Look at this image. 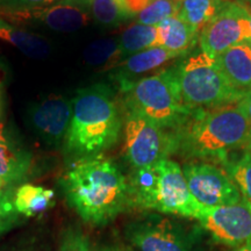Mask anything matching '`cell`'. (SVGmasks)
<instances>
[{
    "instance_id": "obj_1",
    "label": "cell",
    "mask_w": 251,
    "mask_h": 251,
    "mask_svg": "<svg viewBox=\"0 0 251 251\" xmlns=\"http://www.w3.org/2000/svg\"><path fill=\"white\" fill-rule=\"evenodd\" d=\"M61 184L71 207L93 226L108 224L131 203L125 176L112 159L101 155L78 159Z\"/></svg>"
},
{
    "instance_id": "obj_2",
    "label": "cell",
    "mask_w": 251,
    "mask_h": 251,
    "mask_svg": "<svg viewBox=\"0 0 251 251\" xmlns=\"http://www.w3.org/2000/svg\"><path fill=\"white\" fill-rule=\"evenodd\" d=\"M169 134L172 153L224 163L235 150L249 149L251 121L237 103L193 109Z\"/></svg>"
},
{
    "instance_id": "obj_3",
    "label": "cell",
    "mask_w": 251,
    "mask_h": 251,
    "mask_svg": "<svg viewBox=\"0 0 251 251\" xmlns=\"http://www.w3.org/2000/svg\"><path fill=\"white\" fill-rule=\"evenodd\" d=\"M65 146L72 155L98 156L114 146L120 136L122 119L111 86L96 83L77 91Z\"/></svg>"
},
{
    "instance_id": "obj_4",
    "label": "cell",
    "mask_w": 251,
    "mask_h": 251,
    "mask_svg": "<svg viewBox=\"0 0 251 251\" xmlns=\"http://www.w3.org/2000/svg\"><path fill=\"white\" fill-rule=\"evenodd\" d=\"M129 190L131 203L146 209L197 219L202 208L188 190L183 169L168 158L136 169Z\"/></svg>"
},
{
    "instance_id": "obj_5",
    "label": "cell",
    "mask_w": 251,
    "mask_h": 251,
    "mask_svg": "<svg viewBox=\"0 0 251 251\" xmlns=\"http://www.w3.org/2000/svg\"><path fill=\"white\" fill-rule=\"evenodd\" d=\"M120 91L125 96L126 112L142 115L168 131L192 112L181 101L175 67L137 79Z\"/></svg>"
},
{
    "instance_id": "obj_6",
    "label": "cell",
    "mask_w": 251,
    "mask_h": 251,
    "mask_svg": "<svg viewBox=\"0 0 251 251\" xmlns=\"http://www.w3.org/2000/svg\"><path fill=\"white\" fill-rule=\"evenodd\" d=\"M175 69L181 101L191 111L235 105L246 94L229 83L215 58L202 51L185 58Z\"/></svg>"
},
{
    "instance_id": "obj_7",
    "label": "cell",
    "mask_w": 251,
    "mask_h": 251,
    "mask_svg": "<svg viewBox=\"0 0 251 251\" xmlns=\"http://www.w3.org/2000/svg\"><path fill=\"white\" fill-rule=\"evenodd\" d=\"M124 150L135 169L153 165L172 153L170 134L142 115L126 112Z\"/></svg>"
},
{
    "instance_id": "obj_8",
    "label": "cell",
    "mask_w": 251,
    "mask_h": 251,
    "mask_svg": "<svg viewBox=\"0 0 251 251\" xmlns=\"http://www.w3.org/2000/svg\"><path fill=\"white\" fill-rule=\"evenodd\" d=\"M199 46L209 57H218L238 43L251 41V26L246 9L229 0L221 12L199 34Z\"/></svg>"
},
{
    "instance_id": "obj_9",
    "label": "cell",
    "mask_w": 251,
    "mask_h": 251,
    "mask_svg": "<svg viewBox=\"0 0 251 251\" xmlns=\"http://www.w3.org/2000/svg\"><path fill=\"white\" fill-rule=\"evenodd\" d=\"M183 174L188 190L200 206H227L242 199L236 184L219 166L203 162L186 163Z\"/></svg>"
},
{
    "instance_id": "obj_10",
    "label": "cell",
    "mask_w": 251,
    "mask_h": 251,
    "mask_svg": "<svg viewBox=\"0 0 251 251\" xmlns=\"http://www.w3.org/2000/svg\"><path fill=\"white\" fill-rule=\"evenodd\" d=\"M197 220L226 246L241 247L251 241V202L244 197L233 205L202 207Z\"/></svg>"
},
{
    "instance_id": "obj_11",
    "label": "cell",
    "mask_w": 251,
    "mask_h": 251,
    "mask_svg": "<svg viewBox=\"0 0 251 251\" xmlns=\"http://www.w3.org/2000/svg\"><path fill=\"white\" fill-rule=\"evenodd\" d=\"M72 115V102L63 96L49 97L29 108L28 120L45 142L59 146L67 137Z\"/></svg>"
},
{
    "instance_id": "obj_12",
    "label": "cell",
    "mask_w": 251,
    "mask_h": 251,
    "mask_svg": "<svg viewBox=\"0 0 251 251\" xmlns=\"http://www.w3.org/2000/svg\"><path fill=\"white\" fill-rule=\"evenodd\" d=\"M129 241L139 251H191L181 230L166 219H147L130 225Z\"/></svg>"
},
{
    "instance_id": "obj_13",
    "label": "cell",
    "mask_w": 251,
    "mask_h": 251,
    "mask_svg": "<svg viewBox=\"0 0 251 251\" xmlns=\"http://www.w3.org/2000/svg\"><path fill=\"white\" fill-rule=\"evenodd\" d=\"M7 19L18 21L36 20L46 27L62 33H71L85 27L90 21V14L86 8L69 1H59L48 7L30 9L13 13H0Z\"/></svg>"
},
{
    "instance_id": "obj_14",
    "label": "cell",
    "mask_w": 251,
    "mask_h": 251,
    "mask_svg": "<svg viewBox=\"0 0 251 251\" xmlns=\"http://www.w3.org/2000/svg\"><path fill=\"white\" fill-rule=\"evenodd\" d=\"M180 56L164 47H153L125 58L114 68L112 78L119 84V89L122 90L133 81H136L140 75L158 70L168 62Z\"/></svg>"
},
{
    "instance_id": "obj_15",
    "label": "cell",
    "mask_w": 251,
    "mask_h": 251,
    "mask_svg": "<svg viewBox=\"0 0 251 251\" xmlns=\"http://www.w3.org/2000/svg\"><path fill=\"white\" fill-rule=\"evenodd\" d=\"M215 59L235 89L243 93L251 89V41L231 47Z\"/></svg>"
},
{
    "instance_id": "obj_16",
    "label": "cell",
    "mask_w": 251,
    "mask_h": 251,
    "mask_svg": "<svg viewBox=\"0 0 251 251\" xmlns=\"http://www.w3.org/2000/svg\"><path fill=\"white\" fill-rule=\"evenodd\" d=\"M30 163V153L8 139L0 126V178L7 184L24 180L29 171Z\"/></svg>"
},
{
    "instance_id": "obj_17",
    "label": "cell",
    "mask_w": 251,
    "mask_h": 251,
    "mask_svg": "<svg viewBox=\"0 0 251 251\" xmlns=\"http://www.w3.org/2000/svg\"><path fill=\"white\" fill-rule=\"evenodd\" d=\"M157 27L161 36V47L181 56L192 50L199 40V34L178 17L166 19Z\"/></svg>"
},
{
    "instance_id": "obj_18",
    "label": "cell",
    "mask_w": 251,
    "mask_h": 251,
    "mask_svg": "<svg viewBox=\"0 0 251 251\" xmlns=\"http://www.w3.org/2000/svg\"><path fill=\"white\" fill-rule=\"evenodd\" d=\"M229 0H180L177 17L187 24L196 33L211 23Z\"/></svg>"
},
{
    "instance_id": "obj_19",
    "label": "cell",
    "mask_w": 251,
    "mask_h": 251,
    "mask_svg": "<svg viewBox=\"0 0 251 251\" xmlns=\"http://www.w3.org/2000/svg\"><path fill=\"white\" fill-rule=\"evenodd\" d=\"M0 40L11 43L25 55L33 58L46 57L50 52V46L43 37L8 24L1 18H0Z\"/></svg>"
},
{
    "instance_id": "obj_20",
    "label": "cell",
    "mask_w": 251,
    "mask_h": 251,
    "mask_svg": "<svg viewBox=\"0 0 251 251\" xmlns=\"http://www.w3.org/2000/svg\"><path fill=\"white\" fill-rule=\"evenodd\" d=\"M54 191L25 184L15 191L14 207L19 214L31 218L48 211L54 206Z\"/></svg>"
},
{
    "instance_id": "obj_21",
    "label": "cell",
    "mask_w": 251,
    "mask_h": 251,
    "mask_svg": "<svg viewBox=\"0 0 251 251\" xmlns=\"http://www.w3.org/2000/svg\"><path fill=\"white\" fill-rule=\"evenodd\" d=\"M118 43L124 59L143 50L161 47L158 27L142 24L131 25L122 31Z\"/></svg>"
},
{
    "instance_id": "obj_22",
    "label": "cell",
    "mask_w": 251,
    "mask_h": 251,
    "mask_svg": "<svg viewBox=\"0 0 251 251\" xmlns=\"http://www.w3.org/2000/svg\"><path fill=\"white\" fill-rule=\"evenodd\" d=\"M84 61L91 67L115 68L124 61V57L117 39H101L86 47Z\"/></svg>"
},
{
    "instance_id": "obj_23",
    "label": "cell",
    "mask_w": 251,
    "mask_h": 251,
    "mask_svg": "<svg viewBox=\"0 0 251 251\" xmlns=\"http://www.w3.org/2000/svg\"><path fill=\"white\" fill-rule=\"evenodd\" d=\"M231 180L242 192V196L251 202V152L246 149L241 156L229 158L222 163Z\"/></svg>"
},
{
    "instance_id": "obj_24",
    "label": "cell",
    "mask_w": 251,
    "mask_h": 251,
    "mask_svg": "<svg viewBox=\"0 0 251 251\" xmlns=\"http://www.w3.org/2000/svg\"><path fill=\"white\" fill-rule=\"evenodd\" d=\"M94 20L103 27H115L130 19L119 0H94L91 4Z\"/></svg>"
},
{
    "instance_id": "obj_25",
    "label": "cell",
    "mask_w": 251,
    "mask_h": 251,
    "mask_svg": "<svg viewBox=\"0 0 251 251\" xmlns=\"http://www.w3.org/2000/svg\"><path fill=\"white\" fill-rule=\"evenodd\" d=\"M180 0H153L137 17V24L158 26L162 21L177 17Z\"/></svg>"
},
{
    "instance_id": "obj_26",
    "label": "cell",
    "mask_w": 251,
    "mask_h": 251,
    "mask_svg": "<svg viewBox=\"0 0 251 251\" xmlns=\"http://www.w3.org/2000/svg\"><path fill=\"white\" fill-rule=\"evenodd\" d=\"M14 193L12 188L0 190V236L14 228L20 220L14 207Z\"/></svg>"
},
{
    "instance_id": "obj_27",
    "label": "cell",
    "mask_w": 251,
    "mask_h": 251,
    "mask_svg": "<svg viewBox=\"0 0 251 251\" xmlns=\"http://www.w3.org/2000/svg\"><path fill=\"white\" fill-rule=\"evenodd\" d=\"M64 0H0V13L30 11V9L48 7Z\"/></svg>"
},
{
    "instance_id": "obj_28",
    "label": "cell",
    "mask_w": 251,
    "mask_h": 251,
    "mask_svg": "<svg viewBox=\"0 0 251 251\" xmlns=\"http://www.w3.org/2000/svg\"><path fill=\"white\" fill-rule=\"evenodd\" d=\"M59 251H92L87 237L76 228H69L63 233Z\"/></svg>"
},
{
    "instance_id": "obj_29",
    "label": "cell",
    "mask_w": 251,
    "mask_h": 251,
    "mask_svg": "<svg viewBox=\"0 0 251 251\" xmlns=\"http://www.w3.org/2000/svg\"><path fill=\"white\" fill-rule=\"evenodd\" d=\"M153 0H119L122 8L125 9L128 17L133 18L135 15H139L143 9H146L151 4Z\"/></svg>"
},
{
    "instance_id": "obj_30",
    "label": "cell",
    "mask_w": 251,
    "mask_h": 251,
    "mask_svg": "<svg viewBox=\"0 0 251 251\" xmlns=\"http://www.w3.org/2000/svg\"><path fill=\"white\" fill-rule=\"evenodd\" d=\"M237 105L238 107L246 113L247 117L249 118V120L251 121V89L248 91V92H246L243 98L237 102Z\"/></svg>"
},
{
    "instance_id": "obj_31",
    "label": "cell",
    "mask_w": 251,
    "mask_h": 251,
    "mask_svg": "<svg viewBox=\"0 0 251 251\" xmlns=\"http://www.w3.org/2000/svg\"><path fill=\"white\" fill-rule=\"evenodd\" d=\"M237 2H240L242 5V7L246 9L248 17H249L250 20V26H251V1H248V0H236Z\"/></svg>"
},
{
    "instance_id": "obj_32",
    "label": "cell",
    "mask_w": 251,
    "mask_h": 251,
    "mask_svg": "<svg viewBox=\"0 0 251 251\" xmlns=\"http://www.w3.org/2000/svg\"><path fill=\"white\" fill-rule=\"evenodd\" d=\"M65 1L72 2V4H76L78 6H81V7L87 8V6H90L94 0H65Z\"/></svg>"
},
{
    "instance_id": "obj_33",
    "label": "cell",
    "mask_w": 251,
    "mask_h": 251,
    "mask_svg": "<svg viewBox=\"0 0 251 251\" xmlns=\"http://www.w3.org/2000/svg\"><path fill=\"white\" fill-rule=\"evenodd\" d=\"M237 251H251V241L238 248Z\"/></svg>"
},
{
    "instance_id": "obj_34",
    "label": "cell",
    "mask_w": 251,
    "mask_h": 251,
    "mask_svg": "<svg viewBox=\"0 0 251 251\" xmlns=\"http://www.w3.org/2000/svg\"><path fill=\"white\" fill-rule=\"evenodd\" d=\"M99 251H122V250L115 247H107V248H102V249H100Z\"/></svg>"
},
{
    "instance_id": "obj_35",
    "label": "cell",
    "mask_w": 251,
    "mask_h": 251,
    "mask_svg": "<svg viewBox=\"0 0 251 251\" xmlns=\"http://www.w3.org/2000/svg\"><path fill=\"white\" fill-rule=\"evenodd\" d=\"M6 185H7V183H6V181L2 179V178H0V190H2V188H4Z\"/></svg>"
},
{
    "instance_id": "obj_36",
    "label": "cell",
    "mask_w": 251,
    "mask_h": 251,
    "mask_svg": "<svg viewBox=\"0 0 251 251\" xmlns=\"http://www.w3.org/2000/svg\"><path fill=\"white\" fill-rule=\"evenodd\" d=\"M249 150H250V152H251V140H250V146H249Z\"/></svg>"
},
{
    "instance_id": "obj_37",
    "label": "cell",
    "mask_w": 251,
    "mask_h": 251,
    "mask_svg": "<svg viewBox=\"0 0 251 251\" xmlns=\"http://www.w3.org/2000/svg\"><path fill=\"white\" fill-rule=\"evenodd\" d=\"M248 1H251V0H248Z\"/></svg>"
}]
</instances>
